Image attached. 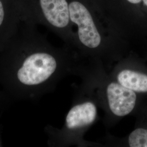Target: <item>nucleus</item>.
<instances>
[{
    "label": "nucleus",
    "instance_id": "5",
    "mask_svg": "<svg viewBox=\"0 0 147 147\" xmlns=\"http://www.w3.org/2000/svg\"><path fill=\"white\" fill-rule=\"evenodd\" d=\"M109 73L112 79L126 88L136 93H147V74L137 69L129 59H121Z\"/></svg>",
    "mask_w": 147,
    "mask_h": 147
},
{
    "label": "nucleus",
    "instance_id": "7",
    "mask_svg": "<svg viewBox=\"0 0 147 147\" xmlns=\"http://www.w3.org/2000/svg\"><path fill=\"white\" fill-rule=\"evenodd\" d=\"M105 144L116 147H147V129L137 128L125 138L107 136Z\"/></svg>",
    "mask_w": 147,
    "mask_h": 147
},
{
    "label": "nucleus",
    "instance_id": "6",
    "mask_svg": "<svg viewBox=\"0 0 147 147\" xmlns=\"http://www.w3.org/2000/svg\"><path fill=\"white\" fill-rule=\"evenodd\" d=\"M38 5L44 18L51 26L60 31L67 28L70 19L67 0H38Z\"/></svg>",
    "mask_w": 147,
    "mask_h": 147
},
{
    "label": "nucleus",
    "instance_id": "3",
    "mask_svg": "<svg viewBox=\"0 0 147 147\" xmlns=\"http://www.w3.org/2000/svg\"><path fill=\"white\" fill-rule=\"evenodd\" d=\"M98 107L94 100L78 89L61 132L64 143L77 145L78 147L100 145L99 143L88 142L84 139L85 134L98 118Z\"/></svg>",
    "mask_w": 147,
    "mask_h": 147
},
{
    "label": "nucleus",
    "instance_id": "4",
    "mask_svg": "<svg viewBox=\"0 0 147 147\" xmlns=\"http://www.w3.org/2000/svg\"><path fill=\"white\" fill-rule=\"evenodd\" d=\"M70 19L78 27V37L89 61H99L106 68L113 64L104 46L102 36L88 9L78 1L69 4Z\"/></svg>",
    "mask_w": 147,
    "mask_h": 147
},
{
    "label": "nucleus",
    "instance_id": "1",
    "mask_svg": "<svg viewBox=\"0 0 147 147\" xmlns=\"http://www.w3.org/2000/svg\"><path fill=\"white\" fill-rule=\"evenodd\" d=\"M74 74L82 80L78 89L92 98L104 112L103 122L106 127H112L135 110L136 93L112 79L102 62L80 61Z\"/></svg>",
    "mask_w": 147,
    "mask_h": 147
},
{
    "label": "nucleus",
    "instance_id": "2",
    "mask_svg": "<svg viewBox=\"0 0 147 147\" xmlns=\"http://www.w3.org/2000/svg\"><path fill=\"white\" fill-rule=\"evenodd\" d=\"M79 62L54 52L40 50L27 57L18 71L17 78L26 86L45 85L63 73L74 74Z\"/></svg>",
    "mask_w": 147,
    "mask_h": 147
},
{
    "label": "nucleus",
    "instance_id": "8",
    "mask_svg": "<svg viewBox=\"0 0 147 147\" xmlns=\"http://www.w3.org/2000/svg\"><path fill=\"white\" fill-rule=\"evenodd\" d=\"M127 1L132 4H138L142 1V0H127Z\"/></svg>",
    "mask_w": 147,
    "mask_h": 147
},
{
    "label": "nucleus",
    "instance_id": "9",
    "mask_svg": "<svg viewBox=\"0 0 147 147\" xmlns=\"http://www.w3.org/2000/svg\"><path fill=\"white\" fill-rule=\"evenodd\" d=\"M142 1L143 2V3H144L145 5L147 7V0H142Z\"/></svg>",
    "mask_w": 147,
    "mask_h": 147
}]
</instances>
